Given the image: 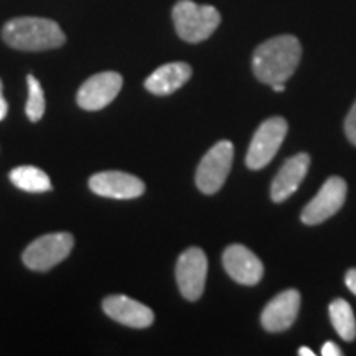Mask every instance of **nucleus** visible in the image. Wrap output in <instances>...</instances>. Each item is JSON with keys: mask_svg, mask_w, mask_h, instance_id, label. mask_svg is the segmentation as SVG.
Here are the masks:
<instances>
[{"mask_svg": "<svg viewBox=\"0 0 356 356\" xmlns=\"http://www.w3.org/2000/svg\"><path fill=\"white\" fill-rule=\"evenodd\" d=\"M302 58V44L293 35H279L261 43L252 55V71L261 83L273 86L286 83L296 73Z\"/></svg>", "mask_w": 356, "mask_h": 356, "instance_id": "nucleus-1", "label": "nucleus"}, {"mask_svg": "<svg viewBox=\"0 0 356 356\" xmlns=\"http://www.w3.org/2000/svg\"><path fill=\"white\" fill-rule=\"evenodd\" d=\"M8 47L22 51H47L63 47L66 35L55 20L42 17H17L2 29Z\"/></svg>", "mask_w": 356, "mask_h": 356, "instance_id": "nucleus-2", "label": "nucleus"}, {"mask_svg": "<svg viewBox=\"0 0 356 356\" xmlns=\"http://www.w3.org/2000/svg\"><path fill=\"white\" fill-rule=\"evenodd\" d=\"M175 30L184 42L200 43L215 33L221 24V15L213 6H198L191 0H180L172 10Z\"/></svg>", "mask_w": 356, "mask_h": 356, "instance_id": "nucleus-3", "label": "nucleus"}, {"mask_svg": "<svg viewBox=\"0 0 356 356\" xmlns=\"http://www.w3.org/2000/svg\"><path fill=\"white\" fill-rule=\"evenodd\" d=\"M234 145L229 140H220L204 154L197 170V186L204 195H215L225 185L233 165Z\"/></svg>", "mask_w": 356, "mask_h": 356, "instance_id": "nucleus-4", "label": "nucleus"}, {"mask_svg": "<svg viewBox=\"0 0 356 356\" xmlns=\"http://www.w3.org/2000/svg\"><path fill=\"white\" fill-rule=\"evenodd\" d=\"M287 131L289 126L284 118H270L262 122L248 149L246 165L251 170L264 168L275 157L284 139H286Z\"/></svg>", "mask_w": 356, "mask_h": 356, "instance_id": "nucleus-5", "label": "nucleus"}, {"mask_svg": "<svg viewBox=\"0 0 356 356\" xmlns=\"http://www.w3.org/2000/svg\"><path fill=\"white\" fill-rule=\"evenodd\" d=\"M74 238L70 233L44 234L35 239L24 252V264L32 270H48L70 256Z\"/></svg>", "mask_w": 356, "mask_h": 356, "instance_id": "nucleus-6", "label": "nucleus"}, {"mask_svg": "<svg viewBox=\"0 0 356 356\" xmlns=\"http://www.w3.org/2000/svg\"><path fill=\"white\" fill-rule=\"evenodd\" d=\"M177 284L186 300H198L203 296L208 275L207 254L200 248H190L177 261Z\"/></svg>", "mask_w": 356, "mask_h": 356, "instance_id": "nucleus-7", "label": "nucleus"}, {"mask_svg": "<svg viewBox=\"0 0 356 356\" xmlns=\"http://www.w3.org/2000/svg\"><path fill=\"white\" fill-rule=\"evenodd\" d=\"M346 200V184L343 178L330 177L322 185L315 198L302 211V222L309 226L327 221L341 210Z\"/></svg>", "mask_w": 356, "mask_h": 356, "instance_id": "nucleus-8", "label": "nucleus"}, {"mask_svg": "<svg viewBox=\"0 0 356 356\" xmlns=\"http://www.w3.org/2000/svg\"><path fill=\"white\" fill-rule=\"evenodd\" d=\"M122 88V76L115 71H104L86 79L79 88L76 101L84 111H101L111 104Z\"/></svg>", "mask_w": 356, "mask_h": 356, "instance_id": "nucleus-9", "label": "nucleus"}, {"mask_svg": "<svg viewBox=\"0 0 356 356\" xmlns=\"http://www.w3.org/2000/svg\"><path fill=\"white\" fill-rule=\"evenodd\" d=\"M222 266L229 277L243 286H256L264 275V266L259 257L243 244H231L225 249Z\"/></svg>", "mask_w": 356, "mask_h": 356, "instance_id": "nucleus-10", "label": "nucleus"}, {"mask_svg": "<svg viewBox=\"0 0 356 356\" xmlns=\"http://www.w3.org/2000/svg\"><path fill=\"white\" fill-rule=\"evenodd\" d=\"M89 188L96 195L114 200H132L144 195L145 185L140 178L126 172H101L89 178Z\"/></svg>", "mask_w": 356, "mask_h": 356, "instance_id": "nucleus-11", "label": "nucleus"}, {"mask_svg": "<svg viewBox=\"0 0 356 356\" xmlns=\"http://www.w3.org/2000/svg\"><path fill=\"white\" fill-rule=\"evenodd\" d=\"M300 310V293L296 289L280 292L264 307L261 323L269 333L286 332L296 322Z\"/></svg>", "mask_w": 356, "mask_h": 356, "instance_id": "nucleus-12", "label": "nucleus"}, {"mask_svg": "<svg viewBox=\"0 0 356 356\" xmlns=\"http://www.w3.org/2000/svg\"><path fill=\"white\" fill-rule=\"evenodd\" d=\"M309 165L310 155L305 152L293 155L284 162V165L280 167L277 175L273 180V186H270V198L274 203L286 202L299 190L307 175V170H309Z\"/></svg>", "mask_w": 356, "mask_h": 356, "instance_id": "nucleus-13", "label": "nucleus"}, {"mask_svg": "<svg viewBox=\"0 0 356 356\" xmlns=\"http://www.w3.org/2000/svg\"><path fill=\"white\" fill-rule=\"evenodd\" d=\"M102 309L118 323L132 328H147L154 323V312L127 296H109L102 302Z\"/></svg>", "mask_w": 356, "mask_h": 356, "instance_id": "nucleus-14", "label": "nucleus"}, {"mask_svg": "<svg viewBox=\"0 0 356 356\" xmlns=\"http://www.w3.org/2000/svg\"><path fill=\"white\" fill-rule=\"evenodd\" d=\"M191 78V66L184 61L167 63L160 66L145 79L144 86L149 92L155 96H168L177 89L185 86V83Z\"/></svg>", "mask_w": 356, "mask_h": 356, "instance_id": "nucleus-15", "label": "nucleus"}, {"mask_svg": "<svg viewBox=\"0 0 356 356\" xmlns=\"http://www.w3.org/2000/svg\"><path fill=\"white\" fill-rule=\"evenodd\" d=\"M10 180L17 188L30 193H43L51 190V181L47 173L32 165H22L10 172Z\"/></svg>", "mask_w": 356, "mask_h": 356, "instance_id": "nucleus-16", "label": "nucleus"}, {"mask_svg": "<svg viewBox=\"0 0 356 356\" xmlns=\"http://www.w3.org/2000/svg\"><path fill=\"white\" fill-rule=\"evenodd\" d=\"M328 314L338 335L345 341H351L356 337V318L350 304L343 299H335L328 307Z\"/></svg>", "mask_w": 356, "mask_h": 356, "instance_id": "nucleus-17", "label": "nucleus"}, {"mask_svg": "<svg viewBox=\"0 0 356 356\" xmlns=\"http://www.w3.org/2000/svg\"><path fill=\"white\" fill-rule=\"evenodd\" d=\"M26 84H29V101H26L25 113L32 122H38L44 114V95L42 84L33 74L26 76Z\"/></svg>", "mask_w": 356, "mask_h": 356, "instance_id": "nucleus-18", "label": "nucleus"}, {"mask_svg": "<svg viewBox=\"0 0 356 356\" xmlns=\"http://www.w3.org/2000/svg\"><path fill=\"white\" fill-rule=\"evenodd\" d=\"M345 134L351 144L356 145V101H355V104L351 106L350 113L345 119Z\"/></svg>", "mask_w": 356, "mask_h": 356, "instance_id": "nucleus-19", "label": "nucleus"}, {"mask_svg": "<svg viewBox=\"0 0 356 356\" xmlns=\"http://www.w3.org/2000/svg\"><path fill=\"white\" fill-rule=\"evenodd\" d=\"M322 355L323 356H341L343 355V351L340 350V346L333 343V341H327V343L322 346Z\"/></svg>", "mask_w": 356, "mask_h": 356, "instance_id": "nucleus-20", "label": "nucleus"}, {"mask_svg": "<svg viewBox=\"0 0 356 356\" xmlns=\"http://www.w3.org/2000/svg\"><path fill=\"white\" fill-rule=\"evenodd\" d=\"M345 284H346V287H348L350 291L356 296V269H350L348 273H346Z\"/></svg>", "mask_w": 356, "mask_h": 356, "instance_id": "nucleus-21", "label": "nucleus"}, {"mask_svg": "<svg viewBox=\"0 0 356 356\" xmlns=\"http://www.w3.org/2000/svg\"><path fill=\"white\" fill-rule=\"evenodd\" d=\"M7 111H8V106H7L6 97H3V95H2V79H0V121H3V119H6Z\"/></svg>", "mask_w": 356, "mask_h": 356, "instance_id": "nucleus-22", "label": "nucleus"}, {"mask_svg": "<svg viewBox=\"0 0 356 356\" xmlns=\"http://www.w3.org/2000/svg\"><path fill=\"white\" fill-rule=\"evenodd\" d=\"M273 89L275 92H284L286 91V84L284 83H275V84H273Z\"/></svg>", "mask_w": 356, "mask_h": 356, "instance_id": "nucleus-23", "label": "nucleus"}, {"mask_svg": "<svg viewBox=\"0 0 356 356\" xmlns=\"http://www.w3.org/2000/svg\"><path fill=\"white\" fill-rule=\"evenodd\" d=\"M299 355L300 356H314L315 353L310 348H307V346H302V348L299 350Z\"/></svg>", "mask_w": 356, "mask_h": 356, "instance_id": "nucleus-24", "label": "nucleus"}]
</instances>
